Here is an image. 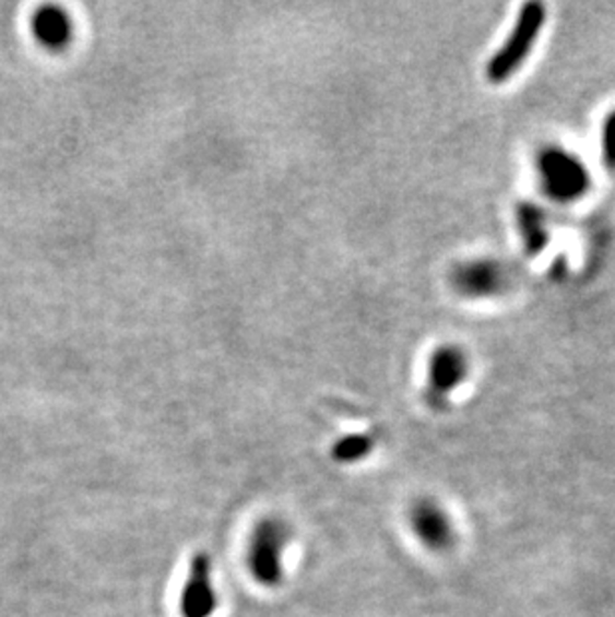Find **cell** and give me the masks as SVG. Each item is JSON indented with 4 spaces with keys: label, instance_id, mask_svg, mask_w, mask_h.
<instances>
[{
    "label": "cell",
    "instance_id": "1",
    "mask_svg": "<svg viewBox=\"0 0 615 617\" xmlns=\"http://www.w3.org/2000/svg\"><path fill=\"white\" fill-rule=\"evenodd\" d=\"M288 539H291L288 525L276 518H267L256 525L248 548V568L260 585L276 588L282 582L284 551L288 546Z\"/></svg>",
    "mask_w": 615,
    "mask_h": 617
},
{
    "label": "cell",
    "instance_id": "2",
    "mask_svg": "<svg viewBox=\"0 0 615 617\" xmlns=\"http://www.w3.org/2000/svg\"><path fill=\"white\" fill-rule=\"evenodd\" d=\"M544 23H546V11L540 2H530V4L523 7L510 38L506 40L501 50L494 55V59L489 60V81L504 82L522 67V62L534 47Z\"/></svg>",
    "mask_w": 615,
    "mask_h": 617
},
{
    "label": "cell",
    "instance_id": "3",
    "mask_svg": "<svg viewBox=\"0 0 615 617\" xmlns=\"http://www.w3.org/2000/svg\"><path fill=\"white\" fill-rule=\"evenodd\" d=\"M218 607V594L212 578V559L209 554L198 551L190 561L188 580L180 597L182 617H212Z\"/></svg>",
    "mask_w": 615,
    "mask_h": 617
},
{
    "label": "cell",
    "instance_id": "4",
    "mask_svg": "<svg viewBox=\"0 0 615 617\" xmlns=\"http://www.w3.org/2000/svg\"><path fill=\"white\" fill-rule=\"evenodd\" d=\"M410 524L426 548L441 551L452 546L453 525L440 503L434 500L416 501L410 513Z\"/></svg>",
    "mask_w": 615,
    "mask_h": 617
},
{
    "label": "cell",
    "instance_id": "5",
    "mask_svg": "<svg viewBox=\"0 0 615 617\" xmlns=\"http://www.w3.org/2000/svg\"><path fill=\"white\" fill-rule=\"evenodd\" d=\"M371 446H374V442H371L370 436H364V434L348 436L334 446L332 455H334L336 462L350 464V462H358L364 455L370 454Z\"/></svg>",
    "mask_w": 615,
    "mask_h": 617
},
{
    "label": "cell",
    "instance_id": "6",
    "mask_svg": "<svg viewBox=\"0 0 615 617\" xmlns=\"http://www.w3.org/2000/svg\"><path fill=\"white\" fill-rule=\"evenodd\" d=\"M36 33L43 40H47L50 45H57L67 36V21L59 12H43V14H38V21H36Z\"/></svg>",
    "mask_w": 615,
    "mask_h": 617
},
{
    "label": "cell",
    "instance_id": "7",
    "mask_svg": "<svg viewBox=\"0 0 615 617\" xmlns=\"http://www.w3.org/2000/svg\"><path fill=\"white\" fill-rule=\"evenodd\" d=\"M604 163L610 170H615V112L605 120Z\"/></svg>",
    "mask_w": 615,
    "mask_h": 617
}]
</instances>
